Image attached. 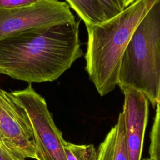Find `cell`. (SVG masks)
<instances>
[{
  "label": "cell",
  "instance_id": "1",
  "mask_svg": "<svg viewBox=\"0 0 160 160\" xmlns=\"http://www.w3.org/2000/svg\"><path fill=\"white\" fill-rule=\"evenodd\" d=\"M82 55L76 20L34 28L0 39V74L28 82H51Z\"/></svg>",
  "mask_w": 160,
  "mask_h": 160
},
{
  "label": "cell",
  "instance_id": "2",
  "mask_svg": "<svg viewBox=\"0 0 160 160\" xmlns=\"http://www.w3.org/2000/svg\"><path fill=\"white\" fill-rule=\"evenodd\" d=\"M159 0H135L117 16L99 24L86 25V70L100 96L118 85L122 57L138 24Z\"/></svg>",
  "mask_w": 160,
  "mask_h": 160
},
{
  "label": "cell",
  "instance_id": "3",
  "mask_svg": "<svg viewBox=\"0 0 160 160\" xmlns=\"http://www.w3.org/2000/svg\"><path fill=\"white\" fill-rule=\"evenodd\" d=\"M160 84V0L134 31L122 57L118 86L144 94L156 107Z\"/></svg>",
  "mask_w": 160,
  "mask_h": 160
},
{
  "label": "cell",
  "instance_id": "4",
  "mask_svg": "<svg viewBox=\"0 0 160 160\" xmlns=\"http://www.w3.org/2000/svg\"><path fill=\"white\" fill-rule=\"evenodd\" d=\"M11 93L29 118L38 160H68L64 149L65 140L54 122L45 99L31 84L24 89Z\"/></svg>",
  "mask_w": 160,
  "mask_h": 160
},
{
  "label": "cell",
  "instance_id": "5",
  "mask_svg": "<svg viewBox=\"0 0 160 160\" xmlns=\"http://www.w3.org/2000/svg\"><path fill=\"white\" fill-rule=\"evenodd\" d=\"M74 20L69 4L59 0H40L28 6L0 8V39L24 31Z\"/></svg>",
  "mask_w": 160,
  "mask_h": 160
},
{
  "label": "cell",
  "instance_id": "6",
  "mask_svg": "<svg viewBox=\"0 0 160 160\" xmlns=\"http://www.w3.org/2000/svg\"><path fill=\"white\" fill-rule=\"evenodd\" d=\"M0 141L14 154L38 160L32 128L21 104L11 92L0 89Z\"/></svg>",
  "mask_w": 160,
  "mask_h": 160
},
{
  "label": "cell",
  "instance_id": "7",
  "mask_svg": "<svg viewBox=\"0 0 160 160\" xmlns=\"http://www.w3.org/2000/svg\"><path fill=\"white\" fill-rule=\"evenodd\" d=\"M122 112L124 118L126 141L129 160H142L145 131L148 121L149 101L140 91L126 88Z\"/></svg>",
  "mask_w": 160,
  "mask_h": 160
},
{
  "label": "cell",
  "instance_id": "8",
  "mask_svg": "<svg viewBox=\"0 0 160 160\" xmlns=\"http://www.w3.org/2000/svg\"><path fill=\"white\" fill-rule=\"evenodd\" d=\"M84 21L93 25L104 21L102 8L98 0H66Z\"/></svg>",
  "mask_w": 160,
  "mask_h": 160
},
{
  "label": "cell",
  "instance_id": "9",
  "mask_svg": "<svg viewBox=\"0 0 160 160\" xmlns=\"http://www.w3.org/2000/svg\"><path fill=\"white\" fill-rule=\"evenodd\" d=\"M68 160H97L98 150L92 144H76L64 142Z\"/></svg>",
  "mask_w": 160,
  "mask_h": 160
},
{
  "label": "cell",
  "instance_id": "10",
  "mask_svg": "<svg viewBox=\"0 0 160 160\" xmlns=\"http://www.w3.org/2000/svg\"><path fill=\"white\" fill-rule=\"evenodd\" d=\"M116 126V138L113 160H129L126 141L124 118L123 113H119Z\"/></svg>",
  "mask_w": 160,
  "mask_h": 160
},
{
  "label": "cell",
  "instance_id": "11",
  "mask_svg": "<svg viewBox=\"0 0 160 160\" xmlns=\"http://www.w3.org/2000/svg\"><path fill=\"white\" fill-rule=\"evenodd\" d=\"M149 154L150 160H160V108L157 107L150 132Z\"/></svg>",
  "mask_w": 160,
  "mask_h": 160
},
{
  "label": "cell",
  "instance_id": "12",
  "mask_svg": "<svg viewBox=\"0 0 160 160\" xmlns=\"http://www.w3.org/2000/svg\"><path fill=\"white\" fill-rule=\"evenodd\" d=\"M116 138V126L112 127L98 149L97 160H113Z\"/></svg>",
  "mask_w": 160,
  "mask_h": 160
},
{
  "label": "cell",
  "instance_id": "13",
  "mask_svg": "<svg viewBox=\"0 0 160 160\" xmlns=\"http://www.w3.org/2000/svg\"><path fill=\"white\" fill-rule=\"evenodd\" d=\"M103 11L104 21L119 13L124 9L121 0H98Z\"/></svg>",
  "mask_w": 160,
  "mask_h": 160
},
{
  "label": "cell",
  "instance_id": "14",
  "mask_svg": "<svg viewBox=\"0 0 160 160\" xmlns=\"http://www.w3.org/2000/svg\"><path fill=\"white\" fill-rule=\"evenodd\" d=\"M40 0H0V8H13L34 4Z\"/></svg>",
  "mask_w": 160,
  "mask_h": 160
},
{
  "label": "cell",
  "instance_id": "15",
  "mask_svg": "<svg viewBox=\"0 0 160 160\" xmlns=\"http://www.w3.org/2000/svg\"><path fill=\"white\" fill-rule=\"evenodd\" d=\"M0 160H26L14 154L0 141Z\"/></svg>",
  "mask_w": 160,
  "mask_h": 160
},
{
  "label": "cell",
  "instance_id": "16",
  "mask_svg": "<svg viewBox=\"0 0 160 160\" xmlns=\"http://www.w3.org/2000/svg\"><path fill=\"white\" fill-rule=\"evenodd\" d=\"M135 0H121L122 4L124 6V8H126L127 6L130 5L132 2H133Z\"/></svg>",
  "mask_w": 160,
  "mask_h": 160
},
{
  "label": "cell",
  "instance_id": "17",
  "mask_svg": "<svg viewBox=\"0 0 160 160\" xmlns=\"http://www.w3.org/2000/svg\"><path fill=\"white\" fill-rule=\"evenodd\" d=\"M157 108H160V84H159V92H158V100H157V104L156 106Z\"/></svg>",
  "mask_w": 160,
  "mask_h": 160
},
{
  "label": "cell",
  "instance_id": "18",
  "mask_svg": "<svg viewBox=\"0 0 160 160\" xmlns=\"http://www.w3.org/2000/svg\"><path fill=\"white\" fill-rule=\"evenodd\" d=\"M142 160H150V159L149 158H148V159H144Z\"/></svg>",
  "mask_w": 160,
  "mask_h": 160
}]
</instances>
